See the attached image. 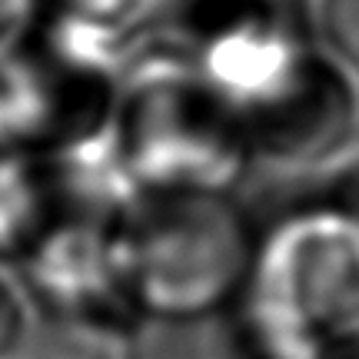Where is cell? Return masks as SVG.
<instances>
[{
  "mask_svg": "<svg viewBox=\"0 0 359 359\" xmlns=\"http://www.w3.org/2000/svg\"><path fill=\"white\" fill-rule=\"evenodd\" d=\"M107 156L130 203L236 196L257 163L240 116L167 37L127 53Z\"/></svg>",
  "mask_w": 359,
  "mask_h": 359,
  "instance_id": "1",
  "label": "cell"
},
{
  "mask_svg": "<svg viewBox=\"0 0 359 359\" xmlns=\"http://www.w3.org/2000/svg\"><path fill=\"white\" fill-rule=\"evenodd\" d=\"M236 306L257 359H359V217L299 187L259 226Z\"/></svg>",
  "mask_w": 359,
  "mask_h": 359,
  "instance_id": "2",
  "label": "cell"
},
{
  "mask_svg": "<svg viewBox=\"0 0 359 359\" xmlns=\"http://www.w3.org/2000/svg\"><path fill=\"white\" fill-rule=\"evenodd\" d=\"M259 226L236 196H154L123 213V276L140 323L187 326L236 306Z\"/></svg>",
  "mask_w": 359,
  "mask_h": 359,
  "instance_id": "3",
  "label": "cell"
},
{
  "mask_svg": "<svg viewBox=\"0 0 359 359\" xmlns=\"http://www.w3.org/2000/svg\"><path fill=\"white\" fill-rule=\"evenodd\" d=\"M123 60L30 24L0 47V150L74 156L107 140Z\"/></svg>",
  "mask_w": 359,
  "mask_h": 359,
  "instance_id": "4",
  "label": "cell"
},
{
  "mask_svg": "<svg viewBox=\"0 0 359 359\" xmlns=\"http://www.w3.org/2000/svg\"><path fill=\"white\" fill-rule=\"evenodd\" d=\"M127 200L100 196L74 206L17 266L37 309L110 313L133 320L123 276Z\"/></svg>",
  "mask_w": 359,
  "mask_h": 359,
  "instance_id": "5",
  "label": "cell"
},
{
  "mask_svg": "<svg viewBox=\"0 0 359 359\" xmlns=\"http://www.w3.org/2000/svg\"><path fill=\"white\" fill-rule=\"evenodd\" d=\"M127 200L107 140L74 156H34L0 150V266H20L30 250L87 200Z\"/></svg>",
  "mask_w": 359,
  "mask_h": 359,
  "instance_id": "6",
  "label": "cell"
},
{
  "mask_svg": "<svg viewBox=\"0 0 359 359\" xmlns=\"http://www.w3.org/2000/svg\"><path fill=\"white\" fill-rule=\"evenodd\" d=\"M167 0H37L34 24L57 30L90 50L127 60L140 30Z\"/></svg>",
  "mask_w": 359,
  "mask_h": 359,
  "instance_id": "7",
  "label": "cell"
},
{
  "mask_svg": "<svg viewBox=\"0 0 359 359\" xmlns=\"http://www.w3.org/2000/svg\"><path fill=\"white\" fill-rule=\"evenodd\" d=\"M137 326L110 313L37 309L20 359H137Z\"/></svg>",
  "mask_w": 359,
  "mask_h": 359,
  "instance_id": "8",
  "label": "cell"
},
{
  "mask_svg": "<svg viewBox=\"0 0 359 359\" xmlns=\"http://www.w3.org/2000/svg\"><path fill=\"white\" fill-rule=\"evenodd\" d=\"M309 24L326 50L359 70V0H309Z\"/></svg>",
  "mask_w": 359,
  "mask_h": 359,
  "instance_id": "9",
  "label": "cell"
},
{
  "mask_svg": "<svg viewBox=\"0 0 359 359\" xmlns=\"http://www.w3.org/2000/svg\"><path fill=\"white\" fill-rule=\"evenodd\" d=\"M303 190L359 217V150H343L330 163L309 170Z\"/></svg>",
  "mask_w": 359,
  "mask_h": 359,
  "instance_id": "10",
  "label": "cell"
},
{
  "mask_svg": "<svg viewBox=\"0 0 359 359\" xmlns=\"http://www.w3.org/2000/svg\"><path fill=\"white\" fill-rule=\"evenodd\" d=\"M37 313L30 306L24 283L13 280L0 266V359H20L30 339Z\"/></svg>",
  "mask_w": 359,
  "mask_h": 359,
  "instance_id": "11",
  "label": "cell"
},
{
  "mask_svg": "<svg viewBox=\"0 0 359 359\" xmlns=\"http://www.w3.org/2000/svg\"><path fill=\"white\" fill-rule=\"evenodd\" d=\"M34 13H37V0H0V47L20 37L34 24Z\"/></svg>",
  "mask_w": 359,
  "mask_h": 359,
  "instance_id": "12",
  "label": "cell"
},
{
  "mask_svg": "<svg viewBox=\"0 0 359 359\" xmlns=\"http://www.w3.org/2000/svg\"><path fill=\"white\" fill-rule=\"evenodd\" d=\"M167 4H170V0H167Z\"/></svg>",
  "mask_w": 359,
  "mask_h": 359,
  "instance_id": "13",
  "label": "cell"
}]
</instances>
